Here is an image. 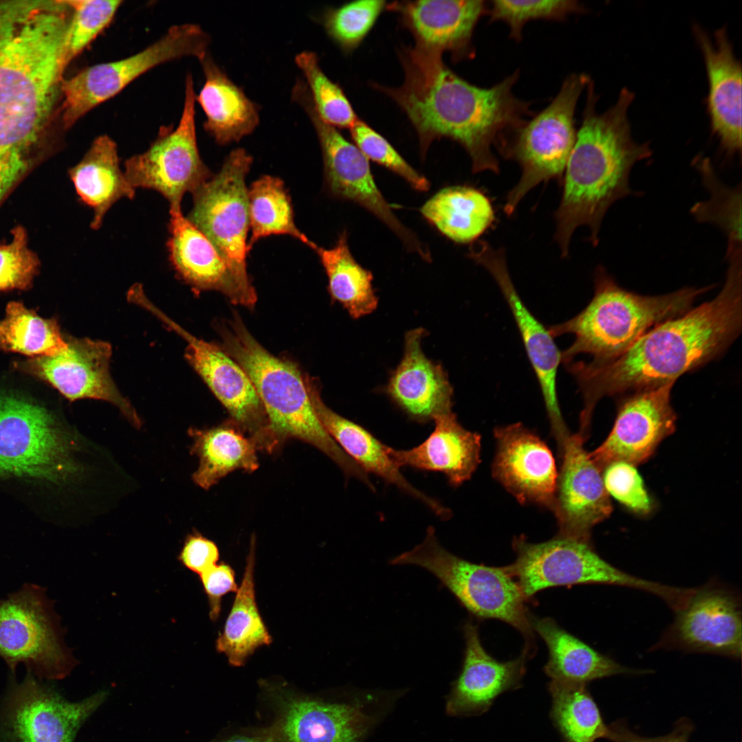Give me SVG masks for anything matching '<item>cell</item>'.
I'll list each match as a JSON object with an SVG mask.
<instances>
[{
    "label": "cell",
    "mask_w": 742,
    "mask_h": 742,
    "mask_svg": "<svg viewBox=\"0 0 742 742\" xmlns=\"http://www.w3.org/2000/svg\"><path fill=\"white\" fill-rule=\"evenodd\" d=\"M70 16L65 1H0V177L24 179L49 151Z\"/></svg>",
    "instance_id": "cell-1"
},
{
    "label": "cell",
    "mask_w": 742,
    "mask_h": 742,
    "mask_svg": "<svg viewBox=\"0 0 742 742\" xmlns=\"http://www.w3.org/2000/svg\"><path fill=\"white\" fill-rule=\"evenodd\" d=\"M442 55L416 45L404 47L398 53L402 85L372 87L405 113L417 133L422 158L434 141L448 138L469 154L473 172L498 173L493 148L532 113L530 104L513 93L519 72L491 87H480L449 69Z\"/></svg>",
    "instance_id": "cell-2"
},
{
    "label": "cell",
    "mask_w": 742,
    "mask_h": 742,
    "mask_svg": "<svg viewBox=\"0 0 742 742\" xmlns=\"http://www.w3.org/2000/svg\"><path fill=\"white\" fill-rule=\"evenodd\" d=\"M728 262L723 286L712 300L653 327L614 359L565 363L583 396L580 429H590L602 398L675 383L731 345L741 330L742 275L741 260Z\"/></svg>",
    "instance_id": "cell-3"
},
{
    "label": "cell",
    "mask_w": 742,
    "mask_h": 742,
    "mask_svg": "<svg viewBox=\"0 0 742 742\" xmlns=\"http://www.w3.org/2000/svg\"><path fill=\"white\" fill-rule=\"evenodd\" d=\"M582 124L566 166L563 193L555 212L554 238L567 257L576 228L587 226L589 241L599 242L607 211L617 201L633 193L629 186L633 166L649 158V143L636 142L631 135L628 110L635 95L621 89L616 103L603 113L596 111L598 95L590 80Z\"/></svg>",
    "instance_id": "cell-4"
},
{
    "label": "cell",
    "mask_w": 742,
    "mask_h": 742,
    "mask_svg": "<svg viewBox=\"0 0 742 742\" xmlns=\"http://www.w3.org/2000/svg\"><path fill=\"white\" fill-rule=\"evenodd\" d=\"M710 286L684 287L660 295H643L620 286L606 270L595 272L594 294L572 319L548 329L554 337L572 334L574 341L561 352L565 364L580 354L602 362L616 357L653 327L688 311Z\"/></svg>",
    "instance_id": "cell-5"
},
{
    "label": "cell",
    "mask_w": 742,
    "mask_h": 742,
    "mask_svg": "<svg viewBox=\"0 0 742 742\" xmlns=\"http://www.w3.org/2000/svg\"><path fill=\"white\" fill-rule=\"evenodd\" d=\"M223 331L225 348L245 372L262 405L273 447L297 438L330 458L347 477L363 483L368 474L329 435L319 420L305 379L291 362L267 352L236 317Z\"/></svg>",
    "instance_id": "cell-6"
},
{
    "label": "cell",
    "mask_w": 742,
    "mask_h": 742,
    "mask_svg": "<svg viewBox=\"0 0 742 742\" xmlns=\"http://www.w3.org/2000/svg\"><path fill=\"white\" fill-rule=\"evenodd\" d=\"M392 565L412 564L435 576L472 615L493 618L515 627L532 646V627L517 583L505 567L471 563L451 553L438 542L430 526L423 541L390 560Z\"/></svg>",
    "instance_id": "cell-7"
},
{
    "label": "cell",
    "mask_w": 742,
    "mask_h": 742,
    "mask_svg": "<svg viewBox=\"0 0 742 742\" xmlns=\"http://www.w3.org/2000/svg\"><path fill=\"white\" fill-rule=\"evenodd\" d=\"M590 80L584 74L566 77L550 104L512 132L497 147L504 157L517 161L521 170L518 183L506 196V214L512 215L521 199L537 185L562 176L576 139V104Z\"/></svg>",
    "instance_id": "cell-8"
},
{
    "label": "cell",
    "mask_w": 742,
    "mask_h": 742,
    "mask_svg": "<svg viewBox=\"0 0 742 742\" xmlns=\"http://www.w3.org/2000/svg\"><path fill=\"white\" fill-rule=\"evenodd\" d=\"M76 440L45 408L0 394V477L61 484L78 472Z\"/></svg>",
    "instance_id": "cell-9"
},
{
    "label": "cell",
    "mask_w": 742,
    "mask_h": 742,
    "mask_svg": "<svg viewBox=\"0 0 742 742\" xmlns=\"http://www.w3.org/2000/svg\"><path fill=\"white\" fill-rule=\"evenodd\" d=\"M513 547L516 559L506 567L526 600L548 587L578 584L634 588L666 603L676 594L675 587L632 576L611 565L597 554L590 541L556 536L533 543L521 536L513 540Z\"/></svg>",
    "instance_id": "cell-10"
},
{
    "label": "cell",
    "mask_w": 742,
    "mask_h": 742,
    "mask_svg": "<svg viewBox=\"0 0 742 742\" xmlns=\"http://www.w3.org/2000/svg\"><path fill=\"white\" fill-rule=\"evenodd\" d=\"M210 37L199 25L170 27L153 43L125 58L84 68L61 85L60 119L64 129L73 126L97 106L112 98L135 79L164 63L184 57L201 59Z\"/></svg>",
    "instance_id": "cell-11"
},
{
    "label": "cell",
    "mask_w": 742,
    "mask_h": 742,
    "mask_svg": "<svg viewBox=\"0 0 742 742\" xmlns=\"http://www.w3.org/2000/svg\"><path fill=\"white\" fill-rule=\"evenodd\" d=\"M252 162L245 149L232 150L220 171L192 193L187 218L210 240L243 291L256 302L246 261L249 218L245 179Z\"/></svg>",
    "instance_id": "cell-12"
},
{
    "label": "cell",
    "mask_w": 742,
    "mask_h": 742,
    "mask_svg": "<svg viewBox=\"0 0 742 742\" xmlns=\"http://www.w3.org/2000/svg\"><path fill=\"white\" fill-rule=\"evenodd\" d=\"M0 657L12 672L23 664L41 679H62L74 666L43 587L26 583L0 600Z\"/></svg>",
    "instance_id": "cell-13"
},
{
    "label": "cell",
    "mask_w": 742,
    "mask_h": 742,
    "mask_svg": "<svg viewBox=\"0 0 742 742\" xmlns=\"http://www.w3.org/2000/svg\"><path fill=\"white\" fill-rule=\"evenodd\" d=\"M195 102L193 77L188 74L178 124L161 126L146 151L124 162V173L129 183L135 189L160 193L168 201L169 211L181 210L184 194L194 193L212 177L197 146Z\"/></svg>",
    "instance_id": "cell-14"
},
{
    "label": "cell",
    "mask_w": 742,
    "mask_h": 742,
    "mask_svg": "<svg viewBox=\"0 0 742 742\" xmlns=\"http://www.w3.org/2000/svg\"><path fill=\"white\" fill-rule=\"evenodd\" d=\"M292 98L306 112L316 131L322 153L325 184L330 194L366 209L393 232L408 251L430 261L428 248L396 217L379 190L368 159L337 128L320 118L304 83L294 85Z\"/></svg>",
    "instance_id": "cell-15"
},
{
    "label": "cell",
    "mask_w": 742,
    "mask_h": 742,
    "mask_svg": "<svg viewBox=\"0 0 742 742\" xmlns=\"http://www.w3.org/2000/svg\"><path fill=\"white\" fill-rule=\"evenodd\" d=\"M105 697L102 692L68 701L27 671L21 682L10 683L0 699V742H74Z\"/></svg>",
    "instance_id": "cell-16"
},
{
    "label": "cell",
    "mask_w": 742,
    "mask_h": 742,
    "mask_svg": "<svg viewBox=\"0 0 742 742\" xmlns=\"http://www.w3.org/2000/svg\"><path fill=\"white\" fill-rule=\"evenodd\" d=\"M177 333L188 343L186 357L214 395L226 407L237 425L249 432L259 449L271 444L268 423L258 394L243 368L216 346L197 339L139 295L135 301Z\"/></svg>",
    "instance_id": "cell-17"
},
{
    "label": "cell",
    "mask_w": 742,
    "mask_h": 742,
    "mask_svg": "<svg viewBox=\"0 0 742 742\" xmlns=\"http://www.w3.org/2000/svg\"><path fill=\"white\" fill-rule=\"evenodd\" d=\"M675 383L629 393L620 401L613 427L604 442L588 453L603 472L609 464L647 462L676 428L671 394Z\"/></svg>",
    "instance_id": "cell-18"
},
{
    "label": "cell",
    "mask_w": 742,
    "mask_h": 742,
    "mask_svg": "<svg viewBox=\"0 0 742 742\" xmlns=\"http://www.w3.org/2000/svg\"><path fill=\"white\" fill-rule=\"evenodd\" d=\"M111 346L89 338L70 339L67 348L53 356L35 357L22 363L27 372L47 381L69 400L94 398L117 407L136 428L142 421L120 393L109 371Z\"/></svg>",
    "instance_id": "cell-19"
},
{
    "label": "cell",
    "mask_w": 742,
    "mask_h": 742,
    "mask_svg": "<svg viewBox=\"0 0 742 742\" xmlns=\"http://www.w3.org/2000/svg\"><path fill=\"white\" fill-rule=\"evenodd\" d=\"M468 256L490 273L506 299L537 376L552 431L557 442H562L570 433L561 415L556 392V375L561 352L548 329L531 313L517 292L504 249H494L481 240L470 248Z\"/></svg>",
    "instance_id": "cell-20"
},
{
    "label": "cell",
    "mask_w": 742,
    "mask_h": 742,
    "mask_svg": "<svg viewBox=\"0 0 742 742\" xmlns=\"http://www.w3.org/2000/svg\"><path fill=\"white\" fill-rule=\"evenodd\" d=\"M675 613L662 644L690 652L741 657V603L730 589L715 584L695 588Z\"/></svg>",
    "instance_id": "cell-21"
},
{
    "label": "cell",
    "mask_w": 742,
    "mask_h": 742,
    "mask_svg": "<svg viewBox=\"0 0 742 742\" xmlns=\"http://www.w3.org/2000/svg\"><path fill=\"white\" fill-rule=\"evenodd\" d=\"M585 439L570 435L559 453L552 512L557 519V536L590 541L592 529L609 517L612 505L605 490L602 471L584 449Z\"/></svg>",
    "instance_id": "cell-22"
},
{
    "label": "cell",
    "mask_w": 742,
    "mask_h": 742,
    "mask_svg": "<svg viewBox=\"0 0 742 742\" xmlns=\"http://www.w3.org/2000/svg\"><path fill=\"white\" fill-rule=\"evenodd\" d=\"M493 477L521 504L553 510L558 473L551 451L521 423L494 430Z\"/></svg>",
    "instance_id": "cell-23"
},
{
    "label": "cell",
    "mask_w": 742,
    "mask_h": 742,
    "mask_svg": "<svg viewBox=\"0 0 742 742\" xmlns=\"http://www.w3.org/2000/svg\"><path fill=\"white\" fill-rule=\"evenodd\" d=\"M693 32L702 53L708 80L706 99L712 133L726 159L741 153V63L725 27L711 38L699 25Z\"/></svg>",
    "instance_id": "cell-24"
},
{
    "label": "cell",
    "mask_w": 742,
    "mask_h": 742,
    "mask_svg": "<svg viewBox=\"0 0 742 742\" xmlns=\"http://www.w3.org/2000/svg\"><path fill=\"white\" fill-rule=\"evenodd\" d=\"M487 8L482 0H418L393 1L386 10L399 14L415 45L442 54L447 52L458 61L474 56L473 32Z\"/></svg>",
    "instance_id": "cell-25"
},
{
    "label": "cell",
    "mask_w": 742,
    "mask_h": 742,
    "mask_svg": "<svg viewBox=\"0 0 742 742\" xmlns=\"http://www.w3.org/2000/svg\"><path fill=\"white\" fill-rule=\"evenodd\" d=\"M465 640L460 674L453 683L447 709L451 715L485 712L500 694L521 686L528 652L508 662L490 655L480 641L477 627L471 620L463 625Z\"/></svg>",
    "instance_id": "cell-26"
},
{
    "label": "cell",
    "mask_w": 742,
    "mask_h": 742,
    "mask_svg": "<svg viewBox=\"0 0 742 742\" xmlns=\"http://www.w3.org/2000/svg\"><path fill=\"white\" fill-rule=\"evenodd\" d=\"M425 330L407 333L403 358L392 374L387 393L409 418L426 423L451 412L453 390L445 372L425 355Z\"/></svg>",
    "instance_id": "cell-27"
},
{
    "label": "cell",
    "mask_w": 742,
    "mask_h": 742,
    "mask_svg": "<svg viewBox=\"0 0 742 742\" xmlns=\"http://www.w3.org/2000/svg\"><path fill=\"white\" fill-rule=\"evenodd\" d=\"M168 258L177 274L196 291L223 293L232 302L251 307L225 261L210 240L184 216L169 211Z\"/></svg>",
    "instance_id": "cell-28"
},
{
    "label": "cell",
    "mask_w": 742,
    "mask_h": 742,
    "mask_svg": "<svg viewBox=\"0 0 742 742\" xmlns=\"http://www.w3.org/2000/svg\"><path fill=\"white\" fill-rule=\"evenodd\" d=\"M315 413L324 429L341 449L366 473H372L418 499L443 520L451 510L414 486L403 476L387 453V445L360 425L337 414L322 401L313 381L305 379Z\"/></svg>",
    "instance_id": "cell-29"
},
{
    "label": "cell",
    "mask_w": 742,
    "mask_h": 742,
    "mask_svg": "<svg viewBox=\"0 0 742 742\" xmlns=\"http://www.w3.org/2000/svg\"><path fill=\"white\" fill-rule=\"evenodd\" d=\"M435 427L421 444L409 449L387 447L401 468L443 473L457 487L469 480L480 462L481 436L464 428L452 412L436 417Z\"/></svg>",
    "instance_id": "cell-30"
},
{
    "label": "cell",
    "mask_w": 742,
    "mask_h": 742,
    "mask_svg": "<svg viewBox=\"0 0 742 742\" xmlns=\"http://www.w3.org/2000/svg\"><path fill=\"white\" fill-rule=\"evenodd\" d=\"M205 83L196 100L206 120L204 129L220 145L238 142L259 124L258 106L249 100L207 53L199 60Z\"/></svg>",
    "instance_id": "cell-31"
},
{
    "label": "cell",
    "mask_w": 742,
    "mask_h": 742,
    "mask_svg": "<svg viewBox=\"0 0 742 742\" xmlns=\"http://www.w3.org/2000/svg\"><path fill=\"white\" fill-rule=\"evenodd\" d=\"M69 175L80 201L93 210L90 226L95 230L114 203L135 195V189L120 168L117 144L106 134L94 139Z\"/></svg>",
    "instance_id": "cell-32"
},
{
    "label": "cell",
    "mask_w": 742,
    "mask_h": 742,
    "mask_svg": "<svg viewBox=\"0 0 742 742\" xmlns=\"http://www.w3.org/2000/svg\"><path fill=\"white\" fill-rule=\"evenodd\" d=\"M531 623L548 647L549 659L544 671L552 680L586 685L594 679L633 673L564 630L550 618L531 620Z\"/></svg>",
    "instance_id": "cell-33"
},
{
    "label": "cell",
    "mask_w": 742,
    "mask_h": 742,
    "mask_svg": "<svg viewBox=\"0 0 742 742\" xmlns=\"http://www.w3.org/2000/svg\"><path fill=\"white\" fill-rule=\"evenodd\" d=\"M240 429L238 425L227 424L207 429L188 430L193 441L190 452L199 461L196 471L192 474L196 485L208 490L235 470L251 473L258 468L256 455L258 445Z\"/></svg>",
    "instance_id": "cell-34"
},
{
    "label": "cell",
    "mask_w": 742,
    "mask_h": 742,
    "mask_svg": "<svg viewBox=\"0 0 742 742\" xmlns=\"http://www.w3.org/2000/svg\"><path fill=\"white\" fill-rule=\"evenodd\" d=\"M368 725L355 706L301 700L289 706L282 729L288 742H360Z\"/></svg>",
    "instance_id": "cell-35"
},
{
    "label": "cell",
    "mask_w": 742,
    "mask_h": 742,
    "mask_svg": "<svg viewBox=\"0 0 742 742\" xmlns=\"http://www.w3.org/2000/svg\"><path fill=\"white\" fill-rule=\"evenodd\" d=\"M255 537L251 538L243 577L225 621L216 641V649L234 666H243L259 647L272 642L258 609L255 592Z\"/></svg>",
    "instance_id": "cell-36"
},
{
    "label": "cell",
    "mask_w": 742,
    "mask_h": 742,
    "mask_svg": "<svg viewBox=\"0 0 742 742\" xmlns=\"http://www.w3.org/2000/svg\"><path fill=\"white\" fill-rule=\"evenodd\" d=\"M420 212L442 235L458 243L473 242L495 220L488 197L463 186L441 189L423 205Z\"/></svg>",
    "instance_id": "cell-37"
},
{
    "label": "cell",
    "mask_w": 742,
    "mask_h": 742,
    "mask_svg": "<svg viewBox=\"0 0 742 742\" xmlns=\"http://www.w3.org/2000/svg\"><path fill=\"white\" fill-rule=\"evenodd\" d=\"M347 231H343L331 248L317 245L318 255L328 280L332 297L339 302L353 318L372 313L378 298L372 285V273L353 257L348 245Z\"/></svg>",
    "instance_id": "cell-38"
},
{
    "label": "cell",
    "mask_w": 742,
    "mask_h": 742,
    "mask_svg": "<svg viewBox=\"0 0 742 742\" xmlns=\"http://www.w3.org/2000/svg\"><path fill=\"white\" fill-rule=\"evenodd\" d=\"M551 719L565 742H595L600 738L618 742L613 726L604 723L599 708L585 684L551 680Z\"/></svg>",
    "instance_id": "cell-39"
},
{
    "label": "cell",
    "mask_w": 742,
    "mask_h": 742,
    "mask_svg": "<svg viewBox=\"0 0 742 742\" xmlns=\"http://www.w3.org/2000/svg\"><path fill=\"white\" fill-rule=\"evenodd\" d=\"M248 251L261 238L280 234L291 236L313 250L316 247L295 225L291 197L281 179L264 175L253 182L248 188Z\"/></svg>",
    "instance_id": "cell-40"
},
{
    "label": "cell",
    "mask_w": 742,
    "mask_h": 742,
    "mask_svg": "<svg viewBox=\"0 0 742 742\" xmlns=\"http://www.w3.org/2000/svg\"><path fill=\"white\" fill-rule=\"evenodd\" d=\"M66 341L54 319H44L18 302H10L0 320V348L5 351L40 357L64 351Z\"/></svg>",
    "instance_id": "cell-41"
},
{
    "label": "cell",
    "mask_w": 742,
    "mask_h": 742,
    "mask_svg": "<svg viewBox=\"0 0 742 742\" xmlns=\"http://www.w3.org/2000/svg\"><path fill=\"white\" fill-rule=\"evenodd\" d=\"M703 186L710 194L695 203L691 214L699 223L718 226L728 237L727 248L741 247V186H726L718 177L709 158L701 155L693 160Z\"/></svg>",
    "instance_id": "cell-42"
},
{
    "label": "cell",
    "mask_w": 742,
    "mask_h": 742,
    "mask_svg": "<svg viewBox=\"0 0 742 742\" xmlns=\"http://www.w3.org/2000/svg\"><path fill=\"white\" fill-rule=\"evenodd\" d=\"M295 61L305 78L314 108L320 118L337 128H348L359 119L341 87L332 81L319 66L317 55L303 51Z\"/></svg>",
    "instance_id": "cell-43"
},
{
    "label": "cell",
    "mask_w": 742,
    "mask_h": 742,
    "mask_svg": "<svg viewBox=\"0 0 742 742\" xmlns=\"http://www.w3.org/2000/svg\"><path fill=\"white\" fill-rule=\"evenodd\" d=\"M387 5L383 0L350 1L328 8L322 23L329 37L345 53H350L361 44Z\"/></svg>",
    "instance_id": "cell-44"
},
{
    "label": "cell",
    "mask_w": 742,
    "mask_h": 742,
    "mask_svg": "<svg viewBox=\"0 0 742 742\" xmlns=\"http://www.w3.org/2000/svg\"><path fill=\"white\" fill-rule=\"evenodd\" d=\"M71 16L65 57L67 66L80 54L111 23L122 1H67Z\"/></svg>",
    "instance_id": "cell-45"
},
{
    "label": "cell",
    "mask_w": 742,
    "mask_h": 742,
    "mask_svg": "<svg viewBox=\"0 0 742 742\" xmlns=\"http://www.w3.org/2000/svg\"><path fill=\"white\" fill-rule=\"evenodd\" d=\"M584 11L582 4L572 0H495L491 1L486 13L490 16V22L500 21L506 23L510 29V37L520 41L524 26L530 21H563L572 14Z\"/></svg>",
    "instance_id": "cell-46"
},
{
    "label": "cell",
    "mask_w": 742,
    "mask_h": 742,
    "mask_svg": "<svg viewBox=\"0 0 742 742\" xmlns=\"http://www.w3.org/2000/svg\"><path fill=\"white\" fill-rule=\"evenodd\" d=\"M350 131L355 145L368 161L400 176L416 190L426 192L429 189V181L408 164L385 137L363 120L359 119Z\"/></svg>",
    "instance_id": "cell-47"
},
{
    "label": "cell",
    "mask_w": 742,
    "mask_h": 742,
    "mask_svg": "<svg viewBox=\"0 0 742 742\" xmlns=\"http://www.w3.org/2000/svg\"><path fill=\"white\" fill-rule=\"evenodd\" d=\"M9 243L0 245V291L25 289L38 271L39 260L28 246L26 230L16 226Z\"/></svg>",
    "instance_id": "cell-48"
},
{
    "label": "cell",
    "mask_w": 742,
    "mask_h": 742,
    "mask_svg": "<svg viewBox=\"0 0 742 742\" xmlns=\"http://www.w3.org/2000/svg\"><path fill=\"white\" fill-rule=\"evenodd\" d=\"M635 466L625 462L611 463L603 471V480L609 495L631 511L647 515L651 510V500Z\"/></svg>",
    "instance_id": "cell-49"
},
{
    "label": "cell",
    "mask_w": 742,
    "mask_h": 742,
    "mask_svg": "<svg viewBox=\"0 0 742 742\" xmlns=\"http://www.w3.org/2000/svg\"><path fill=\"white\" fill-rule=\"evenodd\" d=\"M199 576L208 600L210 618L216 622L221 615L223 596L238 590L234 570L229 564L221 562Z\"/></svg>",
    "instance_id": "cell-50"
},
{
    "label": "cell",
    "mask_w": 742,
    "mask_h": 742,
    "mask_svg": "<svg viewBox=\"0 0 742 742\" xmlns=\"http://www.w3.org/2000/svg\"><path fill=\"white\" fill-rule=\"evenodd\" d=\"M178 559L186 568L201 575L217 563L219 551L213 541L195 531L186 536Z\"/></svg>",
    "instance_id": "cell-51"
},
{
    "label": "cell",
    "mask_w": 742,
    "mask_h": 742,
    "mask_svg": "<svg viewBox=\"0 0 742 742\" xmlns=\"http://www.w3.org/2000/svg\"><path fill=\"white\" fill-rule=\"evenodd\" d=\"M613 726L618 734V742H687L693 730L692 725L687 720H681L668 735L647 738L631 732L621 723H615Z\"/></svg>",
    "instance_id": "cell-52"
},
{
    "label": "cell",
    "mask_w": 742,
    "mask_h": 742,
    "mask_svg": "<svg viewBox=\"0 0 742 742\" xmlns=\"http://www.w3.org/2000/svg\"><path fill=\"white\" fill-rule=\"evenodd\" d=\"M225 742H272L268 739H264L261 738H250V737H235Z\"/></svg>",
    "instance_id": "cell-53"
}]
</instances>
